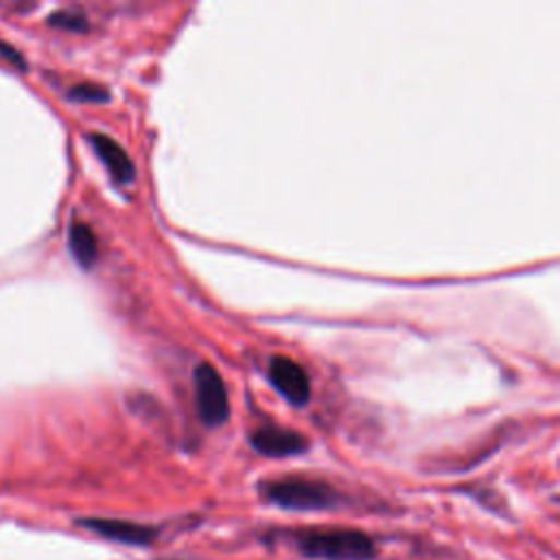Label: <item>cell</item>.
Here are the masks:
<instances>
[{"mask_svg": "<svg viewBox=\"0 0 560 560\" xmlns=\"http://www.w3.org/2000/svg\"><path fill=\"white\" fill-rule=\"evenodd\" d=\"M291 545L313 560H374L376 540L354 527H304L289 534Z\"/></svg>", "mask_w": 560, "mask_h": 560, "instance_id": "obj_1", "label": "cell"}, {"mask_svg": "<svg viewBox=\"0 0 560 560\" xmlns=\"http://www.w3.org/2000/svg\"><path fill=\"white\" fill-rule=\"evenodd\" d=\"M258 490L267 503H273L282 510H298V512L330 510V508H337L343 499L330 483L319 479H308V477L267 479V481H260Z\"/></svg>", "mask_w": 560, "mask_h": 560, "instance_id": "obj_2", "label": "cell"}, {"mask_svg": "<svg viewBox=\"0 0 560 560\" xmlns=\"http://www.w3.org/2000/svg\"><path fill=\"white\" fill-rule=\"evenodd\" d=\"M192 383H195V402H197V413L206 427H221L230 418V400H228V389L217 372L214 365L210 363H199L192 372Z\"/></svg>", "mask_w": 560, "mask_h": 560, "instance_id": "obj_3", "label": "cell"}, {"mask_svg": "<svg viewBox=\"0 0 560 560\" xmlns=\"http://www.w3.org/2000/svg\"><path fill=\"white\" fill-rule=\"evenodd\" d=\"M77 523L107 540L133 545V547H149L160 536V527L147 525V523H136V521H125V518L90 516V518H79Z\"/></svg>", "mask_w": 560, "mask_h": 560, "instance_id": "obj_4", "label": "cell"}, {"mask_svg": "<svg viewBox=\"0 0 560 560\" xmlns=\"http://www.w3.org/2000/svg\"><path fill=\"white\" fill-rule=\"evenodd\" d=\"M269 381L271 385L291 402V405H306L311 398V378L306 374V370L284 357V354H276L269 361Z\"/></svg>", "mask_w": 560, "mask_h": 560, "instance_id": "obj_5", "label": "cell"}, {"mask_svg": "<svg viewBox=\"0 0 560 560\" xmlns=\"http://www.w3.org/2000/svg\"><path fill=\"white\" fill-rule=\"evenodd\" d=\"M249 444L254 451L267 457H291L308 448V440L302 433L278 424H260L254 429L249 433Z\"/></svg>", "mask_w": 560, "mask_h": 560, "instance_id": "obj_6", "label": "cell"}, {"mask_svg": "<svg viewBox=\"0 0 560 560\" xmlns=\"http://www.w3.org/2000/svg\"><path fill=\"white\" fill-rule=\"evenodd\" d=\"M90 142L96 151V155L101 158V162L105 164V168L109 171L112 179L118 184H129L136 177V166L129 158V153L109 136L105 133H92Z\"/></svg>", "mask_w": 560, "mask_h": 560, "instance_id": "obj_7", "label": "cell"}, {"mask_svg": "<svg viewBox=\"0 0 560 560\" xmlns=\"http://www.w3.org/2000/svg\"><path fill=\"white\" fill-rule=\"evenodd\" d=\"M68 245H70V252L74 256V260L88 269L96 262V256H98V241H96V234L92 232V228L83 221H72L70 223V230H68Z\"/></svg>", "mask_w": 560, "mask_h": 560, "instance_id": "obj_8", "label": "cell"}, {"mask_svg": "<svg viewBox=\"0 0 560 560\" xmlns=\"http://www.w3.org/2000/svg\"><path fill=\"white\" fill-rule=\"evenodd\" d=\"M48 24L59 26V28H66V31H77V33L88 28V20H85V15H83L81 11H74V9H61V11L50 13Z\"/></svg>", "mask_w": 560, "mask_h": 560, "instance_id": "obj_9", "label": "cell"}, {"mask_svg": "<svg viewBox=\"0 0 560 560\" xmlns=\"http://www.w3.org/2000/svg\"><path fill=\"white\" fill-rule=\"evenodd\" d=\"M70 98L81 101V103H103L109 98V92L103 85H94V83H79L74 88H70L68 92Z\"/></svg>", "mask_w": 560, "mask_h": 560, "instance_id": "obj_10", "label": "cell"}, {"mask_svg": "<svg viewBox=\"0 0 560 560\" xmlns=\"http://www.w3.org/2000/svg\"><path fill=\"white\" fill-rule=\"evenodd\" d=\"M0 59L9 61L11 66H15L18 70H26V59L20 55V50L15 46H11L9 42L0 39Z\"/></svg>", "mask_w": 560, "mask_h": 560, "instance_id": "obj_11", "label": "cell"}, {"mask_svg": "<svg viewBox=\"0 0 560 560\" xmlns=\"http://www.w3.org/2000/svg\"><path fill=\"white\" fill-rule=\"evenodd\" d=\"M162 560H175V558H162Z\"/></svg>", "mask_w": 560, "mask_h": 560, "instance_id": "obj_12", "label": "cell"}]
</instances>
